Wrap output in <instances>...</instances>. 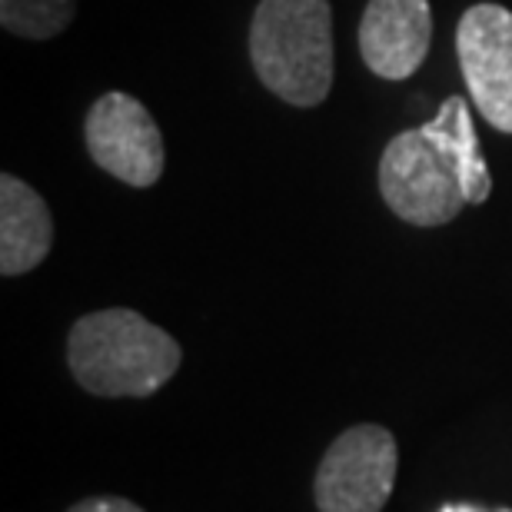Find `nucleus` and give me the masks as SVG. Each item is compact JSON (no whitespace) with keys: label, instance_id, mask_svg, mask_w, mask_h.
<instances>
[{"label":"nucleus","instance_id":"1","mask_svg":"<svg viewBox=\"0 0 512 512\" xmlns=\"http://www.w3.org/2000/svg\"><path fill=\"white\" fill-rule=\"evenodd\" d=\"M180 360V343L167 330L124 306L80 316L67 336L74 380L87 393L107 399L153 396L173 380Z\"/></svg>","mask_w":512,"mask_h":512},{"label":"nucleus","instance_id":"2","mask_svg":"<svg viewBox=\"0 0 512 512\" xmlns=\"http://www.w3.org/2000/svg\"><path fill=\"white\" fill-rule=\"evenodd\" d=\"M260 84L293 107H320L333 90L330 0H260L250 24Z\"/></svg>","mask_w":512,"mask_h":512},{"label":"nucleus","instance_id":"3","mask_svg":"<svg viewBox=\"0 0 512 512\" xmlns=\"http://www.w3.org/2000/svg\"><path fill=\"white\" fill-rule=\"evenodd\" d=\"M380 193L386 207L413 227H443L466 207L453 167L423 127L396 133L380 157Z\"/></svg>","mask_w":512,"mask_h":512},{"label":"nucleus","instance_id":"4","mask_svg":"<svg viewBox=\"0 0 512 512\" xmlns=\"http://www.w3.org/2000/svg\"><path fill=\"white\" fill-rule=\"evenodd\" d=\"M396 439L376 423L346 429L316 469L313 499L320 512H380L396 483Z\"/></svg>","mask_w":512,"mask_h":512},{"label":"nucleus","instance_id":"5","mask_svg":"<svg viewBox=\"0 0 512 512\" xmlns=\"http://www.w3.org/2000/svg\"><path fill=\"white\" fill-rule=\"evenodd\" d=\"M87 150L100 170L127 187H153L163 173V137L150 110L130 94H104L87 110Z\"/></svg>","mask_w":512,"mask_h":512},{"label":"nucleus","instance_id":"6","mask_svg":"<svg viewBox=\"0 0 512 512\" xmlns=\"http://www.w3.org/2000/svg\"><path fill=\"white\" fill-rule=\"evenodd\" d=\"M456 54L469 97L489 127L512 133V10L473 4L459 17Z\"/></svg>","mask_w":512,"mask_h":512},{"label":"nucleus","instance_id":"7","mask_svg":"<svg viewBox=\"0 0 512 512\" xmlns=\"http://www.w3.org/2000/svg\"><path fill=\"white\" fill-rule=\"evenodd\" d=\"M433 44L429 0H370L360 20L363 64L383 80L413 77Z\"/></svg>","mask_w":512,"mask_h":512},{"label":"nucleus","instance_id":"8","mask_svg":"<svg viewBox=\"0 0 512 512\" xmlns=\"http://www.w3.org/2000/svg\"><path fill=\"white\" fill-rule=\"evenodd\" d=\"M54 220L44 197L14 173L0 177V273L20 276L47 260Z\"/></svg>","mask_w":512,"mask_h":512},{"label":"nucleus","instance_id":"9","mask_svg":"<svg viewBox=\"0 0 512 512\" xmlns=\"http://www.w3.org/2000/svg\"><path fill=\"white\" fill-rule=\"evenodd\" d=\"M423 133L436 143L446 163L453 167L459 187L466 193V203H483L493 190V173L486 167L483 147H479L473 114L463 97H446L439 114L423 124Z\"/></svg>","mask_w":512,"mask_h":512},{"label":"nucleus","instance_id":"10","mask_svg":"<svg viewBox=\"0 0 512 512\" xmlns=\"http://www.w3.org/2000/svg\"><path fill=\"white\" fill-rule=\"evenodd\" d=\"M74 20V0H0L4 30L27 40L57 37Z\"/></svg>","mask_w":512,"mask_h":512},{"label":"nucleus","instance_id":"11","mask_svg":"<svg viewBox=\"0 0 512 512\" xmlns=\"http://www.w3.org/2000/svg\"><path fill=\"white\" fill-rule=\"evenodd\" d=\"M67 512H143V509L120 496H97V499H84V503L70 506Z\"/></svg>","mask_w":512,"mask_h":512},{"label":"nucleus","instance_id":"12","mask_svg":"<svg viewBox=\"0 0 512 512\" xmlns=\"http://www.w3.org/2000/svg\"><path fill=\"white\" fill-rule=\"evenodd\" d=\"M439 512H479V509H473V506H443Z\"/></svg>","mask_w":512,"mask_h":512}]
</instances>
